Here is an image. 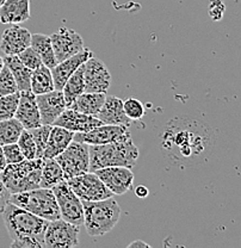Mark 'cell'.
Instances as JSON below:
<instances>
[{
	"label": "cell",
	"instance_id": "obj_20",
	"mask_svg": "<svg viewBox=\"0 0 241 248\" xmlns=\"http://www.w3.org/2000/svg\"><path fill=\"white\" fill-rule=\"evenodd\" d=\"M30 18V0H6L0 7V23L20 24Z\"/></svg>",
	"mask_w": 241,
	"mask_h": 248
},
{
	"label": "cell",
	"instance_id": "obj_42",
	"mask_svg": "<svg viewBox=\"0 0 241 248\" xmlns=\"http://www.w3.org/2000/svg\"><path fill=\"white\" fill-rule=\"evenodd\" d=\"M5 66V61H4V58H2L1 55H0V72H1V69L4 68Z\"/></svg>",
	"mask_w": 241,
	"mask_h": 248
},
{
	"label": "cell",
	"instance_id": "obj_19",
	"mask_svg": "<svg viewBox=\"0 0 241 248\" xmlns=\"http://www.w3.org/2000/svg\"><path fill=\"white\" fill-rule=\"evenodd\" d=\"M97 117L102 121L103 124H111V125L129 126L131 123V120L124 111V102L115 95L106 97L104 105Z\"/></svg>",
	"mask_w": 241,
	"mask_h": 248
},
{
	"label": "cell",
	"instance_id": "obj_35",
	"mask_svg": "<svg viewBox=\"0 0 241 248\" xmlns=\"http://www.w3.org/2000/svg\"><path fill=\"white\" fill-rule=\"evenodd\" d=\"M2 152H4L7 164H17V162L23 161L25 159V156L23 155L17 142L16 143H10L2 146Z\"/></svg>",
	"mask_w": 241,
	"mask_h": 248
},
{
	"label": "cell",
	"instance_id": "obj_6",
	"mask_svg": "<svg viewBox=\"0 0 241 248\" xmlns=\"http://www.w3.org/2000/svg\"><path fill=\"white\" fill-rule=\"evenodd\" d=\"M55 159L64 170V179L68 180L90 170V146L73 140Z\"/></svg>",
	"mask_w": 241,
	"mask_h": 248
},
{
	"label": "cell",
	"instance_id": "obj_33",
	"mask_svg": "<svg viewBox=\"0 0 241 248\" xmlns=\"http://www.w3.org/2000/svg\"><path fill=\"white\" fill-rule=\"evenodd\" d=\"M124 111L131 121H139L145 116L144 104L136 98H128L124 102Z\"/></svg>",
	"mask_w": 241,
	"mask_h": 248
},
{
	"label": "cell",
	"instance_id": "obj_10",
	"mask_svg": "<svg viewBox=\"0 0 241 248\" xmlns=\"http://www.w3.org/2000/svg\"><path fill=\"white\" fill-rule=\"evenodd\" d=\"M85 92L106 93L111 85V74L102 60L91 58L85 62Z\"/></svg>",
	"mask_w": 241,
	"mask_h": 248
},
{
	"label": "cell",
	"instance_id": "obj_3",
	"mask_svg": "<svg viewBox=\"0 0 241 248\" xmlns=\"http://www.w3.org/2000/svg\"><path fill=\"white\" fill-rule=\"evenodd\" d=\"M84 226L92 237L103 236L115 228L120 221L121 206L113 197L102 201H82Z\"/></svg>",
	"mask_w": 241,
	"mask_h": 248
},
{
	"label": "cell",
	"instance_id": "obj_11",
	"mask_svg": "<svg viewBox=\"0 0 241 248\" xmlns=\"http://www.w3.org/2000/svg\"><path fill=\"white\" fill-rule=\"evenodd\" d=\"M54 53L59 62L72 58L84 49V41L77 31L68 28H60L50 36Z\"/></svg>",
	"mask_w": 241,
	"mask_h": 248
},
{
	"label": "cell",
	"instance_id": "obj_16",
	"mask_svg": "<svg viewBox=\"0 0 241 248\" xmlns=\"http://www.w3.org/2000/svg\"><path fill=\"white\" fill-rule=\"evenodd\" d=\"M31 33L25 28L12 24L2 32L0 40V50L5 55H18L31 46Z\"/></svg>",
	"mask_w": 241,
	"mask_h": 248
},
{
	"label": "cell",
	"instance_id": "obj_37",
	"mask_svg": "<svg viewBox=\"0 0 241 248\" xmlns=\"http://www.w3.org/2000/svg\"><path fill=\"white\" fill-rule=\"evenodd\" d=\"M209 9H210L209 14H210L212 19L221 20L222 16H224V14H225V9H226V7H225V4L222 2V0H211Z\"/></svg>",
	"mask_w": 241,
	"mask_h": 248
},
{
	"label": "cell",
	"instance_id": "obj_23",
	"mask_svg": "<svg viewBox=\"0 0 241 248\" xmlns=\"http://www.w3.org/2000/svg\"><path fill=\"white\" fill-rule=\"evenodd\" d=\"M4 61L5 64L9 67L10 71L14 74L18 85V90L20 92L31 91V76H32V69L28 68L19 60L18 55H5Z\"/></svg>",
	"mask_w": 241,
	"mask_h": 248
},
{
	"label": "cell",
	"instance_id": "obj_31",
	"mask_svg": "<svg viewBox=\"0 0 241 248\" xmlns=\"http://www.w3.org/2000/svg\"><path fill=\"white\" fill-rule=\"evenodd\" d=\"M18 146H19L20 151H22L23 155L25 156V159H36V155H37V148H36L35 140H33L32 134L28 129H24L20 134L19 139L17 141Z\"/></svg>",
	"mask_w": 241,
	"mask_h": 248
},
{
	"label": "cell",
	"instance_id": "obj_9",
	"mask_svg": "<svg viewBox=\"0 0 241 248\" xmlns=\"http://www.w3.org/2000/svg\"><path fill=\"white\" fill-rule=\"evenodd\" d=\"M79 226L64 218L49 222L45 234L46 248H73L79 245Z\"/></svg>",
	"mask_w": 241,
	"mask_h": 248
},
{
	"label": "cell",
	"instance_id": "obj_4",
	"mask_svg": "<svg viewBox=\"0 0 241 248\" xmlns=\"http://www.w3.org/2000/svg\"><path fill=\"white\" fill-rule=\"evenodd\" d=\"M45 159H24L17 164H7L0 173V179L11 193L25 192L41 187Z\"/></svg>",
	"mask_w": 241,
	"mask_h": 248
},
{
	"label": "cell",
	"instance_id": "obj_30",
	"mask_svg": "<svg viewBox=\"0 0 241 248\" xmlns=\"http://www.w3.org/2000/svg\"><path fill=\"white\" fill-rule=\"evenodd\" d=\"M51 126L48 125V124H42V125L37 126L35 129H31V134H32L33 140H35L36 148H37V155L36 157H40V159H43V154H45L47 142H48L49 134H50Z\"/></svg>",
	"mask_w": 241,
	"mask_h": 248
},
{
	"label": "cell",
	"instance_id": "obj_7",
	"mask_svg": "<svg viewBox=\"0 0 241 248\" xmlns=\"http://www.w3.org/2000/svg\"><path fill=\"white\" fill-rule=\"evenodd\" d=\"M51 190H53L56 201H58L61 218L69 222V223L81 227L84 224V205H82V201L69 187L67 180L59 183Z\"/></svg>",
	"mask_w": 241,
	"mask_h": 248
},
{
	"label": "cell",
	"instance_id": "obj_8",
	"mask_svg": "<svg viewBox=\"0 0 241 248\" xmlns=\"http://www.w3.org/2000/svg\"><path fill=\"white\" fill-rule=\"evenodd\" d=\"M67 183L81 201L93 202L113 197V193L106 187V185L96 172L89 170V172L71 178L67 180Z\"/></svg>",
	"mask_w": 241,
	"mask_h": 248
},
{
	"label": "cell",
	"instance_id": "obj_43",
	"mask_svg": "<svg viewBox=\"0 0 241 248\" xmlns=\"http://www.w3.org/2000/svg\"><path fill=\"white\" fill-rule=\"evenodd\" d=\"M5 1H6V0H0V7H1L2 6V4H4V2Z\"/></svg>",
	"mask_w": 241,
	"mask_h": 248
},
{
	"label": "cell",
	"instance_id": "obj_38",
	"mask_svg": "<svg viewBox=\"0 0 241 248\" xmlns=\"http://www.w3.org/2000/svg\"><path fill=\"white\" fill-rule=\"evenodd\" d=\"M10 196H11V192L7 190L6 186L4 185V183L0 179V214H2L5 206L10 202Z\"/></svg>",
	"mask_w": 241,
	"mask_h": 248
},
{
	"label": "cell",
	"instance_id": "obj_26",
	"mask_svg": "<svg viewBox=\"0 0 241 248\" xmlns=\"http://www.w3.org/2000/svg\"><path fill=\"white\" fill-rule=\"evenodd\" d=\"M84 73H85V63L81 64V66L74 72L73 76L67 80L64 89H62L67 108H71V105L73 104L74 100H76L80 94H82V93L85 92Z\"/></svg>",
	"mask_w": 241,
	"mask_h": 248
},
{
	"label": "cell",
	"instance_id": "obj_2",
	"mask_svg": "<svg viewBox=\"0 0 241 248\" xmlns=\"http://www.w3.org/2000/svg\"><path fill=\"white\" fill-rule=\"evenodd\" d=\"M2 219L11 240L30 236L38 240L45 247V234L49 221L36 216L35 214L16 205L11 202L6 204L2 211Z\"/></svg>",
	"mask_w": 241,
	"mask_h": 248
},
{
	"label": "cell",
	"instance_id": "obj_5",
	"mask_svg": "<svg viewBox=\"0 0 241 248\" xmlns=\"http://www.w3.org/2000/svg\"><path fill=\"white\" fill-rule=\"evenodd\" d=\"M10 202L49 222L61 218L58 201L51 188L38 187L25 192L11 193Z\"/></svg>",
	"mask_w": 241,
	"mask_h": 248
},
{
	"label": "cell",
	"instance_id": "obj_12",
	"mask_svg": "<svg viewBox=\"0 0 241 248\" xmlns=\"http://www.w3.org/2000/svg\"><path fill=\"white\" fill-rule=\"evenodd\" d=\"M96 173L113 195H124L133 188L134 173L129 167H104V169L97 170Z\"/></svg>",
	"mask_w": 241,
	"mask_h": 248
},
{
	"label": "cell",
	"instance_id": "obj_36",
	"mask_svg": "<svg viewBox=\"0 0 241 248\" xmlns=\"http://www.w3.org/2000/svg\"><path fill=\"white\" fill-rule=\"evenodd\" d=\"M43 245L38 240L33 239L30 236L18 237V239L12 240L11 248H42Z\"/></svg>",
	"mask_w": 241,
	"mask_h": 248
},
{
	"label": "cell",
	"instance_id": "obj_34",
	"mask_svg": "<svg viewBox=\"0 0 241 248\" xmlns=\"http://www.w3.org/2000/svg\"><path fill=\"white\" fill-rule=\"evenodd\" d=\"M18 58H19V60L22 61L28 68L32 69V71L43 64L42 59H41V56L38 55L37 51H36L32 46H29V48H27L25 50H23L22 53L18 54Z\"/></svg>",
	"mask_w": 241,
	"mask_h": 248
},
{
	"label": "cell",
	"instance_id": "obj_40",
	"mask_svg": "<svg viewBox=\"0 0 241 248\" xmlns=\"http://www.w3.org/2000/svg\"><path fill=\"white\" fill-rule=\"evenodd\" d=\"M7 166L6 159H5L4 152H2V147L0 146V173L5 170V167Z\"/></svg>",
	"mask_w": 241,
	"mask_h": 248
},
{
	"label": "cell",
	"instance_id": "obj_28",
	"mask_svg": "<svg viewBox=\"0 0 241 248\" xmlns=\"http://www.w3.org/2000/svg\"><path fill=\"white\" fill-rule=\"evenodd\" d=\"M23 130L24 126L16 117L0 121V146L16 143Z\"/></svg>",
	"mask_w": 241,
	"mask_h": 248
},
{
	"label": "cell",
	"instance_id": "obj_1",
	"mask_svg": "<svg viewBox=\"0 0 241 248\" xmlns=\"http://www.w3.org/2000/svg\"><path fill=\"white\" fill-rule=\"evenodd\" d=\"M139 149L131 140L130 131H127L120 140L106 144H92L90 146V170L111 166H135Z\"/></svg>",
	"mask_w": 241,
	"mask_h": 248
},
{
	"label": "cell",
	"instance_id": "obj_27",
	"mask_svg": "<svg viewBox=\"0 0 241 248\" xmlns=\"http://www.w3.org/2000/svg\"><path fill=\"white\" fill-rule=\"evenodd\" d=\"M64 180H66L64 170L56 159H45L42 175H41V187L53 188Z\"/></svg>",
	"mask_w": 241,
	"mask_h": 248
},
{
	"label": "cell",
	"instance_id": "obj_39",
	"mask_svg": "<svg viewBox=\"0 0 241 248\" xmlns=\"http://www.w3.org/2000/svg\"><path fill=\"white\" fill-rule=\"evenodd\" d=\"M135 195L140 198H146L147 196L149 195V190L146 187V186L140 185L135 188Z\"/></svg>",
	"mask_w": 241,
	"mask_h": 248
},
{
	"label": "cell",
	"instance_id": "obj_14",
	"mask_svg": "<svg viewBox=\"0 0 241 248\" xmlns=\"http://www.w3.org/2000/svg\"><path fill=\"white\" fill-rule=\"evenodd\" d=\"M38 108H40L42 124L53 125L59 116L67 108L64 92L59 90L36 95Z\"/></svg>",
	"mask_w": 241,
	"mask_h": 248
},
{
	"label": "cell",
	"instance_id": "obj_21",
	"mask_svg": "<svg viewBox=\"0 0 241 248\" xmlns=\"http://www.w3.org/2000/svg\"><path fill=\"white\" fill-rule=\"evenodd\" d=\"M74 140V133L59 125L51 126L43 159H55Z\"/></svg>",
	"mask_w": 241,
	"mask_h": 248
},
{
	"label": "cell",
	"instance_id": "obj_13",
	"mask_svg": "<svg viewBox=\"0 0 241 248\" xmlns=\"http://www.w3.org/2000/svg\"><path fill=\"white\" fill-rule=\"evenodd\" d=\"M127 131H129V126L102 124L86 133H74V141L84 142L89 146L106 144L120 140Z\"/></svg>",
	"mask_w": 241,
	"mask_h": 248
},
{
	"label": "cell",
	"instance_id": "obj_41",
	"mask_svg": "<svg viewBox=\"0 0 241 248\" xmlns=\"http://www.w3.org/2000/svg\"><path fill=\"white\" fill-rule=\"evenodd\" d=\"M128 247H148V244H146V242L141 241V240H136V241L131 242V244L128 245Z\"/></svg>",
	"mask_w": 241,
	"mask_h": 248
},
{
	"label": "cell",
	"instance_id": "obj_29",
	"mask_svg": "<svg viewBox=\"0 0 241 248\" xmlns=\"http://www.w3.org/2000/svg\"><path fill=\"white\" fill-rule=\"evenodd\" d=\"M19 98L20 91L0 97V121L15 117L18 104H19Z\"/></svg>",
	"mask_w": 241,
	"mask_h": 248
},
{
	"label": "cell",
	"instance_id": "obj_18",
	"mask_svg": "<svg viewBox=\"0 0 241 248\" xmlns=\"http://www.w3.org/2000/svg\"><path fill=\"white\" fill-rule=\"evenodd\" d=\"M93 56V53L89 48H84L80 53L76 54L72 58L66 59V60L59 62L54 68H51L53 73L54 84H55V90L62 91L64 84L74 74V72L79 68L81 64H84L89 59Z\"/></svg>",
	"mask_w": 241,
	"mask_h": 248
},
{
	"label": "cell",
	"instance_id": "obj_25",
	"mask_svg": "<svg viewBox=\"0 0 241 248\" xmlns=\"http://www.w3.org/2000/svg\"><path fill=\"white\" fill-rule=\"evenodd\" d=\"M54 90H55V84H54L51 68L42 64L38 68L33 69L31 76V92L38 95L51 92Z\"/></svg>",
	"mask_w": 241,
	"mask_h": 248
},
{
	"label": "cell",
	"instance_id": "obj_17",
	"mask_svg": "<svg viewBox=\"0 0 241 248\" xmlns=\"http://www.w3.org/2000/svg\"><path fill=\"white\" fill-rule=\"evenodd\" d=\"M15 117L22 123L24 129H28V130L42 125L36 94H33L31 91L20 92L19 104H18Z\"/></svg>",
	"mask_w": 241,
	"mask_h": 248
},
{
	"label": "cell",
	"instance_id": "obj_15",
	"mask_svg": "<svg viewBox=\"0 0 241 248\" xmlns=\"http://www.w3.org/2000/svg\"><path fill=\"white\" fill-rule=\"evenodd\" d=\"M102 124L103 122L98 117L67 108L59 116V118L54 122L53 125L62 126V128L73 131V133H86V131L92 130L93 128L102 125Z\"/></svg>",
	"mask_w": 241,
	"mask_h": 248
},
{
	"label": "cell",
	"instance_id": "obj_32",
	"mask_svg": "<svg viewBox=\"0 0 241 248\" xmlns=\"http://www.w3.org/2000/svg\"><path fill=\"white\" fill-rule=\"evenodd\" d=\"M19 90H18V85L14 74L10 71L9 67L5 64L4 68L0 72V97L12 94V93H16Z\"/></svg>",
	"mask_w": 241,
	"mask_h": 248
},
{
	"label": "cell",
	"instance_id": "obj_24",
	"mask_svg": "<svg viewBox=\"0 0 241 248\" xmlns=\"http://www.w3.org/2000/svg\"><path fill=\"white\" fill-rule=\"evenodd\" d=\"M38 55L42 59L43 64L49 68H54L58 64L55 53H54L53 43H51L50 36L43 35V33H33L31 36V46Z\"/></svg>",
	"mask_w": 241,
	"mask_h": 248
},
{
	"label": "cell",
	"instance_id": "obj_22",
	"mask_svg": "<svg viewBox=\"0 0 241 248\" xmlns=\"http://www.w3.org/2000/svg\"><path fill=\"white\" fill-rule=\"evenodd\" d=\"M106 99V93L84 92L74 100L71 108L97 117Z\"/></svg>",
	"mask_w": 241,
	"mask_h": 248
}]
</instances>
